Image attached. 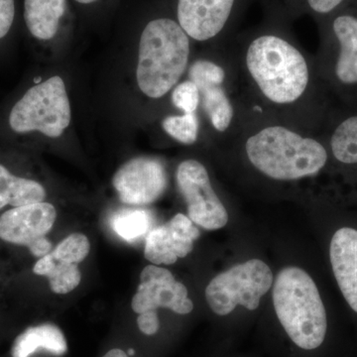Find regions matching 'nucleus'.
Segmentation results:
<instances>
[{"instance_id":"f257e3e1","label":"nucleus","mask_w":357,"mask_h":357,"mask_svg":"<svg viewBox=\"0 0 357 357\" xmlns=\"http://www.w3.org/2000/svg\"><path fill=\"white\" fill-rule=\"evenodd\" d=\"M227 56L245 114L314 132L318 70L299 45L279 33L263 32Z\"/></svg>"},{"instance_id":"f03ea898","label":"nucleus","mask_w":357,"mask_h":357,"mask_svg":"<svg viewBox=\"0 0 357 357\" xmlns=\"http://www.w3.org/2000/svg\"><path fill=\"white\" fill-rule=\"evenodd\" d=\"M314 132L261 115L246 114L234 136L249 165L275 182L316 177L328 165V146Z\"/></svg>"},{"instance_id":"7ed1b4c3","label":"nucleus","mask_w":357,"mask_h":357,"mask_svg":"<svg viewBox=\"0 0 357 357\" xmlns=\"http://www.w3.org/2000/svg\"><path fill=\"white\" fill-rule=\"evenodd\" d=\"M273 304L291 340L305 351L319 349L328 332V312L316 282L302 268L288 266L273 283Z\"/></svg>"},{"instance_id":"20e7f679","label":"nucleus","mask_w":357,"mask_h":357,"mask_svg":"<svg viewBox=\"0 0 357 357\" xmlns=\"http://www.w3.org/2000/svg\"><path fill=\"white\" fill-rule=\"evenodd\" d=\"M191 43L178 21H150L141 34L136 77L140 91L153 100L168 95L188 69Z\"/></svg>"},{"instance_id":"39448f33","label":"nucleus","mask_w":357,"mask_h":357,"mask_svg":"<svg viewBox=\"0 0 357 357\" xmlns=\"http://www.w3.org/2000/svg\"><path fill=\"white\" fill-rule=\"evenodd\" d=\"M189 79L199 89V105L213 132L222 138L234 137L243 123L245 109L227 53H222L218 60L195 61L190 66Z\"/></svg>"},{"instance_id":"423d86ee","label":"nucleus","mask_w":357,"mask_h":357,"mask_svg":"<svg viewBox=\"0 0 357 357\" xmlns=\"http://www.w3.org/2000/svg\"><path fill=\"white\" fill-rule=\"evenodd\" d=\"M70 107L62 77H52L28 89L13 105L9 126L17 133L39 131L60 137L70 123Z\"/></svg>"},{"instance_id":"0eeeda50","label":"nucleus","mask_w":357,"mask_h":357,"mask_svg":"<svg viewBox=\"0 0 357 357\" xmlns=\"http://www.w3.org/2000/svg\"><path fill=\"white\" fill-rule=\"evenodd\" d=\"M273 283L266 263L250 259L213 277L206 288V302L218 316H227L237 306L255 311Z\"/></svg>"},{"instance_id":"6e6552de","label":"nucleus","mask_w":357,"mask_h":357,"mask_svg":"<svg viewBox=\"0 0 357 357\" xmlns=\"http://www.w3.org/2000/svg\"><path fill=\"white\" fill-rule=\"evenodd\" d=\"M176 178L192 222L208 230L222 229L227 225L229 213L213 189L204 164L198 160H185L178 166Z\"/></svg>"},{"instance_id":"1a4fd4ad","label":"nucleus","mask_w":357,"mask_h":357,"mask_svg":"<svg viewBox=\"0 0 357 357\" xmlns=\"http://www.w3.org/2000/svg\"><path fill=\"white\" fill-rule=\"evenodd\" d=\"M122 203L146 206L156 202L168 185L166 168L159 159L139 157L126 162L112 178Z\"/></svg>"},{"instance_id":"9d476101","label":"nucleus","mask_w":357,"mask_h":357,"mask_svg":"<svg viewBox=\"0 0 357 357\" xmlns=\"http://www.w3.org/2000/svg\"><path fill=\"white\" fill-rule=\"evenodd\" d=\"M131 307L138 314L156 312L159 307H165L178 314H188L194 309V304L187 287L176 280L169 270L148 265L141 272L140 284Z\"/></svg>"},{"instance_id":"9b49d317","label":"nucleus","mask_w":357,"mask_h":357,"mask_svg":"<svg viewBox=\"0 0 357 357\" xmlns=\"http://www.w3.org/2000/svg\"><path fill=\"white\" fill-rule=\"evenodd\" d=\"M91 250L89 238L83 234H72L56 246L49 255L40 258L33 272L48 278L52 292L68 294L82 281L79 264Z\"/></svg>"},{"instance_id":"f8f14e48","label":"nucleus","mask_w":357,"mask_h":357,"mask_svg":"<svg viewBox=\"0 0 357 357\" xmlns=\"http://www.w3.org/2000/svg\"><path fill=\"white\" fill-rule=\"evenodd\" d=\"M199 236V230L190 218L177 213L165 225L152 229L147 234L145 258L155 265H172L192 252Z\"/></svg>"},{"instance_id":"ddd939ff","label":"nucleus","mask_w":357,"mask_h":357,"mask_svg":"<svg viewBox=\"0 0 357 357\" xmlns=\"http://www.w3.org/2000/svg\"><path fill=\"white\" fill-rule=\"evenodd\" d=\"M236 0H178V24L198 42L217 39L225 32Z\"/></svg>"},{"instance_id":"4468645a","label":"nucleus","mask_w":357,"mask_h":357,"mask_svg":"<svg viewBox=\"0 0 357 357\" xmlns=\"http://www.w3.org/2000/svg\"><path fill=\"white\" fill-rule=\"evenodd\" d=\"M56 218L55 206L44 202L11 208L0 217V238L30 248L46 238Z\"/></svg>"},{"instance_id":"2eb2a0df","label":"nucleus","mask_w":357,"mask_h":357,"mask_svg":"<svg viewBox=\"0 0 357 357\" xmlns=\"http://www.w3.org/2000/svg\"><path fill=\"white\" fill-rule=\"evenodd\" d=\"M333 38L335 49L323 66L328 64V69L319 76L328 72L331 81L338 88L357 89V17L342 14L333 21Z\"/></svg>"},{"instance_id":"dca6fc26","label":"nucleus","mask_w":357,"mask_h":357,"mask_svg":"<svg viewBox=\"0 0 357 357\" xmlns=\"http://www.w3.org/2000/svg\"><path fill=\"white\" fill-rule=\"evenodd\" d=\"M328 258L342 297L357 314V227L344 225L333 231Z\"/></svg>"},{"instance_id":"f3484780","label":"nucleus","mask_w":357,"mask_h":357,"mask_svg":"<svg viewBox=\"0 0 357 357\" xmlns=\"http://www.w3.org/2000/svg\"><path fill=\"white\" fill-rule=\"evenodd\" d=\"M40 349L51 352L54 356H64L68 351V344L59 326L43 324L28 328L14 340L11 356L29 357Z\"/></svg>"},{"instance_id":"a211bd4d","label":"nucleus","mask_w":357,"mask_h":357,"mask_svg":"<svg viewBox=\"0 0 357 357\" xmlns=\"http://www.w3.org/2000/svg\"><path fill=\"white\" fill-rule=\"evenodd\" d=\"M66 6V0H25L24 20L29 32L39 40L53 38Z\"/></svg>"},{"instance_id":"6ab92c4d","label":"nucleus","mask_w":357,"mask_h":357,"mask_svg":"<svg viewBox=\"0 0 357 357\" xmlns=\"http://www.w3.org/2000/svg\"><path fill=\"white\" fill-rule=\"evenodd\" d=\"M45 198L46 191L40 183L14 176L0 164V210L7 204L17 208L42 203Z\"/></svg>"},{"instance_id":"aec40b11","label":"nucleus","mask_w":357,"mask_h":357,"mask_svg":"<svg viewBox=\"0 0 357 357\" xmlns=\"http://www.w3.org/2000/svg\"><path fill=\"white\" fill-rule=\"evenodd\" d=\"M328 149L340 165L357 168V114L337 122L331 131Z\"/></svg>"},{"instance_id":"412c9836","label":"nucleus","mask_w":357,"mask_h":357,"mask_svg":"<svg viewBox=\"0 0 357 357\" xmlns=\"http://www.w3.org/2000/svg\"><path fill=\"white\" fill-rule=\"evenodd\" d=\"M110 225L117 236L132 243L151 231L153 218L146 210L124 208L112 215Z\"/></svg>"},{"instance_id":"4be33fe9","label":"nucleus","mask_w":357,"mask_h":357,"mask_svg":"<svg viewBox=\"0 0 357 357\" xmlns=\"http://www.w3.org/2000/svg\"><path fill=\"white\" fill-rule=\"evenodd\" d=\"M162 128L170 137L185 145H192L199 139V121L197 112L169 115L162 121Z\"/></svg>"},{"instance_id":"5701e85b","label":"nucleus","mask_w":357,"mask_h":357,"mask_svg":"<svg viewBox=\"0 0 357 357\" xmlns=\"http://www.w3.org/2000/svg\"><path fill=\"white\" fill-rule=\"evenodd\" d=\"M172 102L176 109L183 114H194L199 107V93L196 84L191 79L178 84L173 89Z\"/></svg>"},{"instance_id":"b1692460","label":"nucleus","mask_w":357,"mask_h":357,"mask_svg":"<svg viewBox=\"0 0 357 357\" xmlns=\"http://www.w3.org/2000/svg\"><path fill=\"white\" fill-rule=\"evenodd\" d=\"M15 15L14 0H0V39L10 30Z\"/></svg>"},{"instance_id":"393cba45","label":"nucleus","mask_w":357,"mask_h":357,"mask_svg":"<svg viewBox=\"0 0 357 357\" xmlns=\"http://www.w3.org/2000/svg\"><path fill=\"white\" fill-rule=\"evenodd\" d=\"M138 328L146 335H154L160 328V321L157 312H142L137 318Z\"/></svg>"},{"instance_id":"a878e982","label":"nucleus","mask_w":357,"mask_h":357,"mask_svg":"<svg viewBox=\"0 0 357 357\" xmlns=\"http://www.w3.org/2000/svg\"><path fill=\"white\" fill-rule=\"evenodd\" d=\"M344 0H307V6L312 13L328 14L333 13Z\"/></svg>"},{"instance_id":"bb28decb","label":"nucleus","mask_w":357,"mask_h":357,"mask_svg":"<svg viewBox=\"0 0 357 357\" xmlns=\"http://www.w3.org/2000/svg\"><path fill=\"white\" fill-rule=\"evenodd\" d=\"M102 357H128V354L122 351V349H114L107 352V354H105Z\"/></svg>"},{"instance_id":"cd10ccee","label":"nucleus","mask_w":357,"mask_h":357,"mask_svg":"<svg viewBox=\"0 0 357 357\" xmlns=\"http://www.w3.org/2000/svg\"><path fill=\"white\" fill-rule=\"evenodd\" d=\"M76 1L79 2V3L89 4L93 3V2L96 1V0H76Z\"/></svg>"},{"instance_id":"c85d7f7f","label":"nucleus","mask_w":357,"mask_h":357,"mask_svg":"<svg viewBox=\"0 0 357 357\" xmlns=\"http://www.w3.org/2000/svg\"><path fill=\"white\" fill-rule=\"evenodd\" d=\"M134 354L132 349H130V351H129V354H130V356H132V354Z\"/></svg>"}]
</instances>
